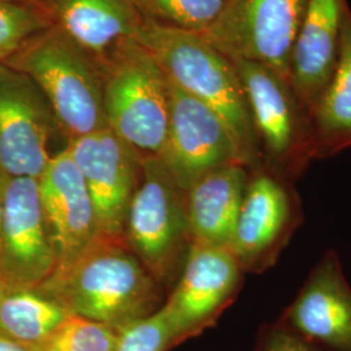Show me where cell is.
I'll list each match as a JSON object with an SVG mask.
<instances>
[{
  "label": "cell",
  "instance_id": "cell-24",
  "mask_svg": "<svg viewBox=\"0 0 351 351\" xmlns=\"http://www.w3.org/2000/svg\"><path fill=\"white\" fill-rule=\"evenodd\" d=\"M173 346L171 326L160 308L121 328L113 351H168Z\"/></svg>",
  "mask_w": 351,
  "mask_h": 351
},
{
  "label": "cell",
  "instance_id": "cell-4",
  "mask_svg": "<svg viewBox=\"0 0 351 351\" xmlns=\"http://www.w3.org/2000/svg\"><path fill=\"white\" fill-rule=\"evenodd\" d=\"M103 86L108 128L141 156H160L169 123L163 69L134 39L116 47Z\"/></svg>",
  "mask_w": 351,
  "mask_h": 351
},
{
  "label": "cell",
  "instance_id": "cell-8",
  "mask_svg": "<svg viewBox=\"0 0 351 351\" xmlns=\"http://www.w3.org/2000/svg\"><path fill=\"white\" fill-rule=\"evenodd\" d=\"M302 220L301 197L294 182L263 165L251 169L228 249L243 272L261 274L276 263Z\"/></svg>",
  "mask_w": 351,
  "mask_h": 351
},
{
  "label": "cell",
  "instance_id": "cell-20",
  "mask_svg": "<svg viewBox=\"0 0 351 351\" xmlns=\"http://www.w3.org/2000/svg\"><path fill=\"white\" fill-rule=\"evenodd\" d=\"M69 315L36 288L4 287L0 293V336L27 350L38 349Z\"/></svg>",
  "mask_w": 351,
  "mask_h": 351
},
{
  "label": "cell",
  "instance_id": "cell-12",
  "mask_svg": "<svg viewBox=\"0 0 351 351\" xmlns=\"http://www.w3.org/2000/svg\"><path fill=\"white\" fill-rule=\"evenodd\" d=\"M243 269L228 247L191 242L181 278L163 311L176 345L213 326L234 300Z\"/></svg>",
  "mask_w": 351,
  "mask_h": 351
},
{
  "label": "cell",
  "instance_id": "cell-21",
  "mask_svg": "<svg viewBox=\"0 0 351 351\" xmlns=\"http://www.w3.org/2000/svg\"><path fill=\"white\" fill-rule=\"evenodd\" d=\"M143 20L206 34L228 0H129Z\"/></svg>",
  "mask_w": 351,
  "mask_h": 351
},
{
  "label": "cell",
  "instance_id": "cell-23",
  "mask_svg": "<svg viewBox=\"0 0 351 351\" xmlns=\"http://www.w3.org/2000/svg\"><path fill=\"white\" fill-rule=\"evenodd\" d=\"M117 330L78 315H69L34 351H113Z\"/></svg>",
  "mask_w": 351,
  "mask_h": 351
},
{
  "label": "cell",
  "instance_id": "cell-17",
  "mask_svg": "<svg viewBox=\"0 0 351 351\" xmlns=\"http://www.w3.org/2000/svg\"><path fill=\"white\" fill-rule=\"evenodd\" d=\"M250 169L226 164L203 176L186 191L191 242L228 247L249 182Z\"/></svg>",
  "mask_w": 351,
  "mask_h": 351
},
{
  "label": "cell",
  "instance_id": "cell-6",
  "mask_svg": "<svg viewBox=\"0 0 351 351\" xmlns=\"http://www.w3.org/2000/svg\"><path fill=\"white\" fill-rule=\"evenodd\" d=\"M141 181L126 216L125 239L152 276H167L191 243L186 191L160 156H142Z\"/></svg>",
  "mask_w": 351,
  "mask_h": 351
},
{
  "label": "cell",
  "instance_id": "cell-10",
  "mask_svg": "<svg viewBox=\"0 0 351 351\" xmlns=\"http://www.w3.org/2000/svg\"><path fill=\"white\" fill-rule=\"evenodd\" d=\"M56 125L37 84L0 63V177L42 175L52 156L49 143Z\"/></svg>",
  "mask_w": 351,
  "mask_h": 351
},
{
  "label": "cell",
  "instance_id": "cell-9",
  "mask_svg": "<svg viewBox=\"0 0 351 351\" xmlns=\"http://www.w3.org/2000/svg\"><path fill=\"white\" fill-rule=\"evenodd\" d=\"M167 84L169 123L160 158L178 186L188 191L203 176L220 167L243 164L223 119L168 78Z\"/></svg>",
  "mask_w": 351,
  "mask_h": 351
},
{
  "label": "cell",
  "instance_id": "cell-7",
  "mask_svg": "<svg viewBox=\"0 0 351 351\" xmlns=\"http://www.w3.org/2000/svg\"><path fill=\"white\" fill-rule=\"evenodd\" d=\"M306 4L307 0H228L219 20L202 36L230 60L263 64L289 80Z\"/></svg>",
  "mask_w": 351,
  "mask_h": 351
},
{
  "label": "cell",
  "instance_id": "cell-18",
  "mask_svg": "<svg viewBox=\"0 0 351 351\" xmlns=\"http://www.w3.org/2000/svg\"><path fill=\"white\" fill-rule=\"evenodd\" d=\"M55 25L93 56L133 40L143 19L129 0H46Z\"/></svg>",
  "mask_w": 351,
  "mask_h": 351
},
{
  "label": "cell",
  "instance_id": "cell-22",
  "mask_svg": "<svg viewBox=\"0 0 351 351\" xmlns=\"http://www.w3.org/2000/svg\"><path fill=\"white\" fill-rule=\"evenodd\" d=\"M51 25L52 21L38 4L0 0V63L8 62Z\"/></svg>",
  "mask_w": 351,
  "mask_h": 351
},
{
  "label": "cell",
  "instance_id": "cell-11",
  "mask_svg": "<svg viewBox=\"0 0 351 351\" xmlns=\"http://www.w3.org/2000/svg\"><path fill=\"white\" fill-rule=\"evenodd\" d=\"M4 211L0 278L5 287L37 288L56 268V252L33 177H0Z\"/></svg>",
  "mask_w": 351,
  "mask_h": 351
},
{
  "label": "cell",
  "instance_id": "cell-3",
  "mask_svg": "<svg viewBox=\"0 0 351 351\" xmlns=\"http://www.w3.org/2000/svg\"><path fill=\"white\" fill-rule=\"evenodd\" d=\"M93 58L52 23L5 64L37 84L58 125L73 139L108 128L104 75Z\"/></svg>",
  "mask_w": 351,
  "mask_h": 351
},
{
  "label": "cell",
  "instance_id": "cell-5",
  "mask_svg": "<svg viewBox=\"0 0 351 351\" xmlns=\"http://www.w3.org/2000/svg\"><path fill=\"white\" fill-rule=\"evenodd\" d=\"M232 62L249 101L264 168L295 182L315 160L310 113L289 80L276 71L254 62Z\"/></svg>",
  "mask_w": 351,
  "mask_h": 351
},
{
  "label": "cell",
  "instance_id": "cell-29",
  "mask_svg": "<svg viewBox=\"0 0 351 351\" xmlns=\"http://www.w3.org/2000/svg\"><path fill=\"white\" fill-rule=\"evenodd\" d=\"M4 287H5V284H4V282H3V280L0 278V293L3 291V289H4Z\"/></svg>",
  "mask_w": 351,
  "mask_h": 351
},
{
  "label": "cell",
  "instance_id": "cell-15",
  "mask_svg": "<svg viewBox=\"0 0 351 351\" xmlns=\"http://www.w3.org/2000/svg\"><path fill=\"white\" fill-rule=\"evenodd\" d=\"M278 322L328 351H351V287L328 250Z\"/></svg>",
  "mask_w": 351,
  "mask_h": 351
},
{
  "label": "cell",
  "instance_id": "cell-2",
  "mask_svg": "<svg viewBox=\"0 0 351 351\" xmlns=\"http://www.w3.org/2000/svg\"><path fill=\"white\" fill-rule=\"evenodd\" d=\"M36 289L69 314L117 332L155 313L158 302L152 275L120 241H98L75 263L55 271Z\"/></svg>",
  "mask_w": 351,
  "mask_h": 351
},
{
  "label": "cell",
  "instance_id": "cell-14",
  "mask_svg": "<svg viewBox=\"0 0 351 351\" xmlns=\"http://www.w3.org/2000/svg\"><path fill=\"white\" fill-rule=\"evenodd\" d=\"M37 180L59 271L101 241L98 219L86 182L66 147L51 156Z\"/></svg>",
  "mask_w": 351,
  "mask_h": 351
},
{
  "label": "cell",
  "instance_id": "cell-27",
  "mask_svg": "<svg viewBox=\"0 0 351 351\" xmlns=\"http://www.w3.org/2000/svg\"><path fill=\"white\" fill-rule=\"evenodd\" d=\"M3 211H4V198H3V182L0 178V229L3 223Z\"/></svg>",
  "mask_w": 351,
  "mask_h": 351
},
{
  "label": "cell",
  "instance_id": "cell-19",
  "mask_svg": "<svg viewBox=\"0 0 351 351\" xmlns=\"http://www.w3.org/2000/svg\"><path fill=\"white\" fill-rule=\"evenodd\" d=\"M315 159L333 156L351 147V11L348 7L337 64L311 113Z\"/></svg>",
  "mask_w": 351,
  "mask_h": 351
},
{
  "label": "cell",
  "instance_id": "cell-28",
  "mask_svg": "<svg viewBox=\"0 0 351 351\" xmlns=\"http://www.w3.org/2000/svg\"><path fill=\"white\" fill-rule=\"evenodd\" d=\"M11 1H21V3H33V4H38V0H11Z\"/></svg>",
  "mask_w": 351,
  "mask_h": 351
},
{
  "label": "cell",
  "instance_id": "cell-25",
  "mask_svg": "<svg viewBox=\"0 0 351 351\" xmlns=\"http://www.w3.org/2000/svg\"><path fill=\"white\" fill-rule=\"evenodd\" d=\"M254 351H328L295 330L275 322L264 324L259 330Z\"/></svg>",
  "mask_w": 351,
  "mask_h": 351
},
{
  "label": "cell",
  "instance_id": "cell-13",
  "mask_svg": "<svg viewBox=\"0 0 351 351\" xmlns=\"http://www.w3.org/2000/svg\"><path fill=\"white\" fill-rule=\"evenodd\" d=\"M66 149L86 182L101 239L123 242L129 206L141 178L142 156L110 128L69 139Z\"/></svg>",
  "mask_w": 351,
  "mask_h": 351
},
{
  "label": "cell",
  "instance_id": "cell-16",
  "mask_svg": "<svg viewBox=\"0 0 351 351\" xmlns=\"http://www.w3.org/2000/svg\"><path fill=\"white\" fill-rule=\"evenodd\" d=\"M348 7L346 0H307L289 81L310 117L336 68Z\"/></svg>",
  "mask_w": 351,
  "mask_h": 351
},
{
  "label": "cell",
  "instance_id": "cell-1",
  "mask_svg": "<svg viewBox=\"0 0 351 351\" xmlns=\"http://www.w3.org/2000/svg\"><path fill=\"white\" fill-rule=\"evenodd\" d=\"M134 40L150 52L165 77L217 113L249 169L263 165L249 101L234 63L202 34L143 20Z\"/></svg>",
  "mask_w": 351,
  "mask_h": 351
},
{
  "label": "cell",
  "instance_id": "cell-26",
  "mask_svg": "<svg viewBox=\"0 0 351 351\" xmlns=\"http://www.w3.org/2000/svg\"><path fill=\"white\" fill-rule=\"evenodd\" d=\"M0 351H30L25 346L14 342L12 339H5L0 336Z\"/></svg>",
  "mask_w": 351,
  "mask_h": 351
}]
</instances>
